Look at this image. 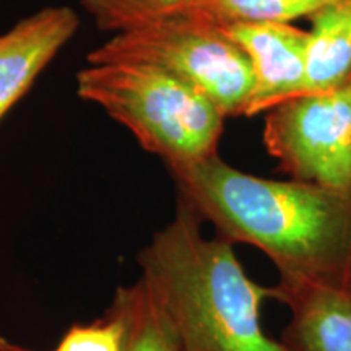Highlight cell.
<instances>
[{"label":"cell","instance_id":"1","mask_svg":"<svg viewBox=\"0 0 351 351\" xmlns=\"http://www.w3.org/2000/svg\"><path fill=\"white\" fill-rule=\"evenodd\" d=\"M169 171L181 200L219 238L265 254L278 283L351 291V187L261 178L218 153Z\"/></svg>","mask_w":351,"mask_h":351},{"label":"cell","instance_id":"2","mask_svg":"<svg viewBox=\"0 0 351 351\" xmlns=\"http://www.w3.org/2000/svg\"><path fill=\"white\" fill-rule=\"evenodd\" d=\"M202 218L179 199L174 218L138 254L140 282L168 319L182 351H287L262 327L276 300L245 274L230 241L205 238Z\"/></svg>","mask_w":351,"mask_h":351},{"label":"cell","instance_id":"3","mask_svg":"<svg viewBox=\"0 0 351 351\" xmlns=\"http://www.w3.org/2000/svg\"><path fill=\"white\" fill-rule=\"evenodd\" d=\"M77 93L125 125L168 168L218 153L223 112L163 70L134 62L90 64L77 73Z\"/></svg>","mask_w":351,"mask_h":351},{"label":"cell","instance_id":"4","mask_svg":"<svg viewBox=\"0 0 351 351\" xmlns=\"http://www.w3.org/2000/svg\"><path fill=\"white\" fill-rule=\"evenodd\" d=\"M88 64L134 62L156 67L195 88L223 116H244L254 88L247 56L218 26L169 13L116 33L95 47Z\"/></svg>","mask_w":351,"mask_h":351},{"label":"cell","instance_id":"5","mask_svg":"<svg viewBox=\"0 0 351 351\" xmlns=\"http://www.w3.org/2000/svg\"><path fill=\"white\" fill-rule=\"evenodd\" d=\"M263 143L291 179L351 187V83L307 93L267 111Z\"/></svg>","mask_w":351,"mask_h":351},{"label":"cell","instance_id":"6","mask_svg":"<svg viewBox=\"0 0 351 351\" xmlns=\"http://www.w3.org/2000/svg\"><path fill=\"white\" fill-rule=\"evenodd\" d=\"M218 28L238 44L251 64L254 88L245 117L302 95L307 32L289 23H236Z\"/></svg>","mask_w":351,"mask_h":351},{"label":"cell","instance_id":"7","mask_svg":"<svg viewBox=\"0 0 351 351\" xmlns=\"http://www.w3.org/2000/svg\"><path fill=\"white\" fill-rule=\"evenodd\" d=\"M78 25L70 7H47L0 36V119L73 38Z\"/></svg>","mask_w":351,"mask_h":351},{"label":"cell","instance_id":"8","mask_svg":"<svg viewBox=\"0 0 351 351\" xmlns=\"http://www.w3.org/2000/svg\"><path fill=\"white\" fill-rule=\"evenodd\" d=\"M289 309L282 333L287 351H351V291L319 285H275Z\"/></svg>","mask_w":351,"mask_h":351},{"label":"cell","instance_id":"9","mask_svg":"<svg viewBox=\"0 0 351 351\" xmlns=\"http://www.w3.org/2000/svg\"><path fill=\"white\" fill-rule=\"evenodd\" d=\"M302 95L327 93L351 83V0H337L311 16Z\"/></svg>","mask_w":351,"mask_h":351},{"label":"cell","instance_id":"10","mask_svg":"<svg viewBox=\"0 0 351 351\" xmlns=\"http://www.w3.org/2000/svg\"><path fill=\"white\" fill-rule=\"evenodd\" d=\"M109 314L122 324V351H182L168 319L140 280L117 289Z\"/></svg>","mask_w":351,"mask_h":351},{"label":"cell","instance_id":"11","mask_svg":"<svg viewBox=\"0 0 351 351\" xmlns=\"http://www.w3.org/2000/svg\"><path fill=\"white\" fill-rule=\"evenodd\" d=\"M337 0H189L171 13L194 16L215 26L236 23H291L311 19ZM169 15V13H168Z\"/></svg>","mask_w":351,"mask_h":351},{"label":"cell","instance_id":"12","mask_svg":"<svg viewBox=\"0 0 351 351\" xmlns=\"http://www.w3.org/2000/svg\"><path fill=\"white\" fill-rule=\"evenodd\" d=\"M187 2L189 0H82V5L93 16L99 29L119 33L168 15Z\"/></svg>","mask_w":351,"mask_h":351},{"label":"cell","instance_id":"13","mask_svg":"<svg viewBox=\"0 0 351 351\" xmlns=\"http://www.w3.org/2000/svg\"><path fill=\"white\" fill-rule=\"evenodd\" d=\"M122 339L121 320L108 314L99 324L70 328L54 351H122Z\"/></svg>","mask_w":351,"mask_h":351},{"label":"cell","instance_id":"14","mask_svg":"<svg viewBox=\"0 0 351 351\" xmlns=\"http://www.w3.org/2000/svg\"><path fill=\"white\" fill-rule=\"evenodd\" d=\"M0 351H28V350H21L19 346H13L10 343H7V341L0 340Z\"/></svg>","mask_w":351,"mask_h":351}]
</instances>
